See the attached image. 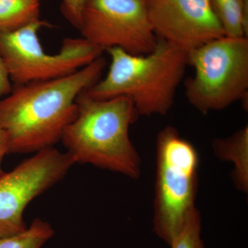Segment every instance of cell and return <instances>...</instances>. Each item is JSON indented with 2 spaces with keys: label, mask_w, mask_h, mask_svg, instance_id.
<instances>
[{
  "label": "cell",
  "mask_w": 248,
  "mask_h": 248,
  "mask_svg": "<svg viewBox=\"0 0 248 248\" xmlns=\"http://www.w3.org/2000/svg\"><path fill=\"white\" fill-rule=\"evenodd\" d=\"M103 57L62 78L14 86L0 99V125L7 133L9 153H37L61 141L78 112L79 94L102 79Z\"/></svg>",
  "instance_id": "obj_1"
},
{
  "label": "cell",
  "mask_w": 248,
  "mask_h": 248,
  "mask_svg": "<svg viewBox=\"0 0 248 248\" xmlns=\"http://www.w3.org/2000/svg\"><path fill=\"white\" fill-rule=\"evenodd\" d=\"M76 103V117L61 139L73 163L140 177L141 159L129 135L139 116L133 102L126 97L98 100L82 93Z\"/></svg>",
  "instance_id": "obj_2"
},
{
  "label": "cell",
  "mask_w": 248,
  "mask_h": 248,
  "mask_svg": "<svg viewBox=\"0 0 248 248\" xmlns=\"http://www.w3.org/2000/svg\"><path fill=\"white\" fill-rule=\"evenodd\" d=\"M110 57L107 76L85 91L98 100L126 97L139 115H166L188 66L187 52L158 39L154 50L133 55L122 49L106 50Z\"/></svg>",
  "instance_id": "obj_3"
},
{
  "label": "cell",
  "mask_w": 248,
  "mask_h": 248,
  "mask_svg": "<svg viewBox=\"0 0 248 248\" xmlns=\"http://www.w3.org/2000/svg\"><path fill=\"white\" fill-rule=\"evenodd\" d=\"M153 230L170 246L195 208L199 155L195 146L173 126L156 138Z\"/></svg>",
  "instance_id": "obj_4"
},
{
  "label": "cell",
  "mask_w": 248,
  "mask_h": 248,
  "mask_svg": "<svg viewBox=\"0 0 248 248\" xmlns=\"http://www.w3.org/2000/svg\"><path fill=\"white\" fill-rule=\"evenodd\" d=\"M195 73L185 81L187 101L203 114L248 101V38L223 36L187 53Z\"/></svg>",
  "instance_id": "obj_5"
},
{
  "label": "cell",
  "mask_w": 248,
  "mask_h": 248,
  "mask_svg": "<svg viewBox=\"0 0 248 248\" xmlns=\"http://www.w3.org/2000/svg\"><path fill=\"white\" fill-rule=\"evenodd\" d=\"M52 25L41 19L0 32V58L14 86L58 79L71 75L102 56L103 50L83 37L66 38L60 52L46 53L39 31Z\"/></svg>",
  "instance_id": "obj_6"
},
{
  "label": "cell",
  "mask_w": 248,
  "mask_h": 248,
  "mask_svg": "<svg viewBox=\"0 0 248 248\" xmlns=\"http://www.w3.org/2000/svg\"><path fill=\"white\" fill-rule=\"evenodd\" d=\"M79 31L81 37L103 51L118 48L133 55H146L158 42L145 0H91Z\"/></svg>",
  "instance_id": "obj_7"
},
{
  "label": "cell",
  "mask_w": 248,
  "mask_h": 248,
  "mask_svg": "<svg viewBox=\"0 0 248 248\" xmlns=\"http://www.w3.org/2000/svg\"><path fill=\"white\" fill-rule=\"evenodd\" d=\"M66 153L45 148L0 176V238L27 228L24 213L36 197L53 187L74 165Z\"/></svg>",
  "instance_id": "obj_8"
},
{
  "label": "cell",
  "mask_w": 248,
  "mask_h": 248,
  "mask_svg": "<svg viewBox=\"0 0 248 248\" xmlns=\"http://www.w3.org/2000/svg\"><path fill=\"white\" fill-rule=\"evenodd\" d=\"M158 39L188 53L224 36L210 0H145Z\"/></svg>",
  "instance_id": "obj_9"
},
{
  "label": "cell",
  "mask_w": 248,
  "mask_h": 248,
  "mask_svg": "<svg viewBox=\"0 0 248 248\" xmlns=\"http://www.w3.org/2000/svg\"><path fill=\"white\" fill-rule=\"evenodd\" d=\"M214 153L222 161L234 166L233 182L238 190H248V127L240 129L231 136L213 141Z\"/></svg>",
  "instance_id": "obj_10"
},
{
  "label": "cell",
  "mask_w": 248,
  "mask_h": 248,
  "mask_svg": "<svg viewBox=\"0 0 248 248\" xmlns=\"http://www.w3.org/2000/svg\"><path fill=\"white\" fill-rule=\"evenodd\" d=\"M210 1L224 36L248 38V0Z\"/></svg>",
  "instance_id": "obj_11"
},
{
  "label": "cell",
  "mask_w": 248,
  "mask_h": 248,
  "mask_svg": "<svg viewBox=\"0 0 248 248\" xmlns=\"http://www.w3.org/2000/svg\"><path fill=\"white\" fill-rule=\"evenodd\" d=\"M36 0H0V32L16 30L40 19Z\"/></svg>",
  "instance_id": "obj_12"
},
{
  "label": "cell",
  "mask_w": 248,
  "mask_h": 248,
  "mask_svg": "<svg viewBox=\"0 0 248 248\" xmlns=\"http://www.w3.org/2000/svg\"><path fill=\"white\" fill-rule=\"evenodd\" d=\"M54 234L55 231L48 222L35 218L22 232L0 238V248H42Z\"/></svg>",
  "instance_id": "obj_13"
},
{
  "label": "cell",
  "mask_w": 248,
  "mask_h": 248,
  "mask_svg": "<svg viewBox=\"0 0 248 248\" xmlns=\"http://www.w3.org/2000/svg\"><path fill=\"white\" fill-rule=\"evenodd\" d=\"M202 228V217L195 207L189 213L182 231L170 246L171 248H205Z\"/></svg>",
  "instance_id": "obj_14"
},
{
  "label": "cell",
  "mask_w": 248,
  "mask_h": 248,
  "mask_svg": "<svg viewBox=\"0 0 248 248\" xmlns=\"http://www.w3.org/2000/svg\"><path fill=\"white\" fill-rule=\"evenodd\" d=\"M91 0H62L61 11L72 25L79 30L86 5Z\"/></svg>",
  "instance_id": "obj_15"
},
{
  "label": "cell",
  "mask_w": 248,
  "mask_h": 248,
  "mask_svg": "<svg viewBox=\"0 0 248 248\" xmlns=\"http://www.w3.org/2000/svg\"><path fill=\"white\" fill-rule=\"evenodd\" d=\"M13 89L12 83L10 80L7 70L0 58V99L8 95Z\"/></svg>",
  "instance_id": "obj_16"
},
{
  "label": "cell",
  "mask_w": 248,
  "mask_h": 248,
  "mask_svg": "<svg viewBox=\"0 0 248 248\" xmlns=\"http://www.w3.org/2000/svg\"><path fill=\"white\" fill-rule=\"evenodd\" d=\"M10 152V143L7 133L0 125V176L4 173L1 169L3 159L5 155L9 154Z\"/></svg>",
  "instance_id": "obj_17"
},
{
  "label": "cell",
  "mask_w": 248,
  "mask_h": 248,
  "mask_svg": "<svg viewBox=\"0 0 248 248\" xmlns=\"http://www.w3.org/2000/svg\"><path fill=\"white\" fill-rule=\"evenodd\" d=\"M36 1H40V2L41 0H36Z\"/></svg>",
  "instance_id": "obj_18"
}]
</instances>
